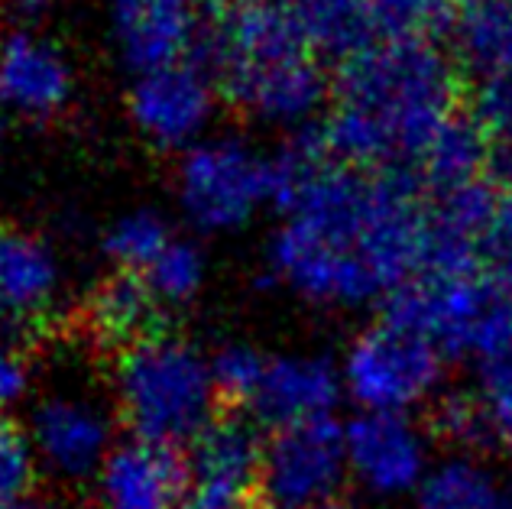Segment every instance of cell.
<instances>
[{"instance_id": "52a82bcc", "label": "cell", "mask_w": 512, "mask_h": 509, "mask_svg": "<svg viewBox=\"0 0 512 509\" xmlns=\"http://www.w3.org/2000/svg\"><path fill=\"white\" fill-rule=\"evenodd\" d=\"M338 364L344 396L357 412L412 415L441 390L448 354L425 334L383 315L344 347Z\"/></svg>"}, {"instance_id": "603a6c76", "label": "cell", "mask_w": 512, "mask_h": 509, "mask_svg": "<svg viewBox=\"0 0 512 509\" xmlns=\"http://www.w3.org/2000/svg\"><path fill=\"white\" fill-rule=\"evenodd\" d=\"M269 354H263L260 347L250 341H227L211 351V370H214V383L224 399H240V403H250L256 386L263 380Z\"/></svg>"}, {"instance_id": "d6986e66", "label": "cell", "mask_w": 512, "mask_h": 509, "mask_svg": "<svg viewBox=\"0 0 512 509\" xmlns=\"http://www.w3.org/2000/svg\"><path fill=\"white\" fill-rule=\"evenodd\" d=\"M159 305L143 286L140 276H114L101 283L88 299V328L98 341L114 347H130L156 328Z\"/></svg>"}, {"instance_id": "2e32d148", "label": "cell", "mask_w": 512, "mask_h": 509, "mask_svg": "<svg viewBox=\"0 0 512 509\" xmlns=\"http://www.w3.org/2000/svg\"><path fill=\"white\" fill-rule=\"evenodd\" d=\"M65 263L46 237L17 231L0 247V321L4 325H39L65 299Z\"/></svg>"}, {"instance_id": "4316f807", "label": "cell", "mask_w": 512, "mask_h": 509, "mask_svg": "<svg viewBox=\"0 0 512 509\" xmlns=\"http://www.w3.org/2000/svg\"><path fill=\"white\" fill-rule=\"evenodd\" d=\"M490 172H493L496 189L512 198V137L490 140Z\"/></svg>"}, {"instance_id": "836d02e7", "label": "cell", "mask_w": 512, "mask_h": 509, "mask_svg": "<svg viewBox=\"0 0 512 509\" xmlns=\"http://www.w3.org/2000/svg\"><path fill=\"white\" fill-rule=\"evenodd\" d=\"M4 237H7V231H4V224H0V247H4Z\"/></svg>"}, {"instance_id": "44dd1931", "label": "cell", "mask_w": 512, "mask_h": 509, "mask_svg": "<svg viewBox=\"0 0 512 509\" xmlns=\"http://www.w3.org/2000/svg\"><path fill=\"white\" fill-rule=\"evenodd\" d=\"M175 237V227L163 211L153 205H137L120 211L117 218L104 227L101 250L124 276H143L156 257L163 253Z\"/></svg>"}, {"instance_id": "277c9868", "label": "cell", "mask_w": 512, "mask_h": 509, "mask_svg": "<svg viewBox=\"0 0 512 509\" xmlns=\"http://www.w3.org/2000/svg\"><path fill=\"white\" fill-rule=\"evenodd\" d=\"M218 399L211 354L185 334L153 331L124 347L114 364L120 422L150 445H192L218 419Z\"/></svg>"}, {"instance_id": "f1b7e54d", "label": "cell", "mask_w": 512, "mask_h": 509, "mask_svg": "<svg viewBox=\"0 0 512 509\" xmlns=\"http://www.w3.org/2000/svg\"><path fill=\"white\" fill-rule=\"evenodd\" d=\"M493 270H496V273H500V279H503V283H506V286L512 289V247H509V250L503 253V257H500V260H496V263H493Z\"/></svg>"}, {"instance_id": "30bf717a", "label": "cell", "mask_w": 512, "mask_h": 509, "mask_svg": "<svg viewBox=\"0 0 512 509\" xmlns=\"http://www.w3.org/2000/svg\"><path fill=\"white\" fill-rule=\"evenodd\" d=\"M344 454L347 480L380 503H412L438 464L425 428L396 412H357L344 425Z\"/></svg>"}, {"instance_id": "9a60e30c", "label": "cell", "mask_w": 512, "mask_h": 509, "mask_svg": "<svg viewBox=\"0 0 512 509\" xmlns=\"http://www.w3.org/2000/svg\"><path fill=\"white\" fill-rule=\"evenodd\" d=\"M344 399L341 364L318 351L269 354L263 380L250 399L260 422L279 428L331 419Z\"/></svg>"}, {"instance_id": "8992f818", "label": "cell", "mask_w": 512, "mask_h": 509, "mask_svg": "<svg viewBox=\"0 0 512 509\" xmlns=\"http://www.w3.org/2000/svg\"><path fill=\"white\" fill-rule=\"evenodd\" d=\"M172 195L195 234H237L282 195V153L240 133H211L179 156Z\"/></svg>"}, {"instance_id": "5b68a950", "label": "cell", "mask_w": 512, "mask_h": 509, "mask_svg": "<svg viewBox=\"0 0 512 509\" xmlns=\"http://www.w3.org/2000/svg\"><path fill=\"white\" fill-rule=\"evenodd\" d=\"M386 318L425 334L448 357L487 364L512 354V289L490 266L428 263L386 302Z\"/></svg>"}, {"instance_id": "f546056e", "label": "cell", "mask_w": 512, "mask_h": 509, "mask_svg": "<svg viewBox=\"0 0 512 509\" xmlns=\"http://www.w3.org/2000/svg\"><path fill=\"white\" fill-rule=\"evenodd\" d=\"M201 10H221V13H231L234 7H240L244 0H195Z\"/></svg>"}, {"instance_id": "ac0fdd59", "label": "cell", "mask_w": 512, "mask_h": 509, "mask_svg": "<svg viewBox=\"0 0 512 509\" xmlns=\"http://www.w3.org/2000/svg\"><path fill=\"white\" fill-rule=\"evenodd\" d=\"M409 509H512V490L477 454H451L435 464Z\"/></svg>"}, {"instance_id": "ba28073f", "label": "cell", "mask_w": 512, "mask_h": 509, "mask_svg": "<svg viewBox=\"0 0 512 509\" xmlns=\"http://www.w3.org/2000/svg\"><path fill=\"white\" fill-rule=\"evenodd\" d=\"M39 471L56 484H94L114 454L117 412L82 383L49 386L33 399L23 425Z\"/></svg>"}, {"instance_id": "3957f363", "label": "cell", "mask_w": 512, "mask_h": 509, "mask_svg": "<svg viewBox=\"0 0 512 509\" xmlns=\"http://www.w3.org/2000/svg\"><path fill=\"white\" fill-rule=\"evenodd\" d=\"M208 69L221 98L263 130L305 133L328 117L334 82L325 56L286 0H244L224 13Z\"/></svg>"}, {"instance_id": "83f0119b", "label": "cell", "mask_w": 512, "mask_h": 509, "mask_svg": "<svg viewBox=\"0 0 512 509\" xmlns=\"http://www.w3.org/2000/svg\"><path fill=\"white\" fill-rule=\"evenodd\" d=\"M0 509H59L56 503L49 500H39V497H23V500H7L0 503Z\"/></svg>"}, {"instance_id": "7c38bea8", "label": "cell", "mask_w": 512, "mask_h": 509, "mask_svg": "<svg viewBox=\"0 0 512 509\" xmlns=\"http://www.w3.org/2000/svg\"><path fill=\"white\" fill-rule=\"evenodd\" d=\"M98 17L107 46L130 78L188 62L201 36L195 0H98Z\"/></svg>"}, {"instance_id": "7402d4cb", "label": "cell", "mask_w": 512, "mask_h": 509, "mask_svg": "<svg viewBox=\"0 0 512 509\" xmlns=\"http://www.w3.org/2000/svg\"><path fill=\"white\" fill-rule=\"evenodd\" d=\"M208 253L195 237L175 234L172 244L159 253L156 263L140 279L150 289L159 308H185L192 305L208 286Z\"/></svg>"}, {"instance_id": "5bb4252c", "label": "cell", "mask_w": 512, "mask_h": 509, "mask_svg": "<svg viewBox=\"0 0 512 509\" xmlns=\"http://www.w3.org/2000/svg\"><path fill=\"white\" fill-rule=\"evenodd\" d=\"M263 441L250 422L214 419L185 461V509H247L260 497Z\"/></svg>"}, {"instance_id": "9c48e42d", "label": "cell", "mask_w": 512, "mask_h": 509, "mask_svg": "<svg viewBox=\"0 0 512 509\" xmlns=\"http://www.w3.org/2000/svg\"><path fill=\"white\" fill-rule=\"evenodd\" d=\"M221 88L208 65L175 62L130 78L127 120L153 150L182 156L214 133Z\"/></svg>"}, {"instance_id": "4dcf8cb0", "label": "cell", "mask_w": 512, "mask_h": 509, "mask_svg": "<svg viewBox=\"0 0 512 509\" xmlns=\"http://www.w3.org/2000/svg\"><path fill=\"white\" fill-rule=\"evenodd\" d=\"M286 4H289L295 13H305V10H318V7L338 4V0H286Z\"/></svg>"}, {"instance_id": "ffe728a7", "label": "cell", "mask_w": 512, "mask_h": 509, "mask_svg": "<svg viewBox=\"0 0 512 509\" xmlns=\"http://www.w3.org/2000/svg\"><path fill=\"white\" fill-rule=\"evenodd\" d=\"M483 166H490L487 130L477 124L474 114H454L448 127L438 133V140L431 143L419 169V182L425 192L438 195L457 189V185L477 182Z\"/></svg>"}, {"instance_id": "7a4b0ae2", "label": "cell", "mask_w": 512, "mask_h": 509, "mask_svg": "<svg viewBox=\"0 0 512 509\" xmlns=\"http://www.w3.org/2000/svg\"><path fill=\"white\" fill-rule=\"evenodd\" d=\"M457 104L461 69L431 39H380L341 62L321 146L334 163L419 182L431 143L461 114Z\"/></svg>"}, {"instance_id": "cb8c5ba5", "label": "cell", "mask_w": 512, "mask_h": 509, "mask_svg": "<svg viewBox=\"0 0 512 509\" xmlns=\"http://www.w3.org/2000/svg\"><path fill=\"white\" fill-rule=\"evenodd\" d=\"M39 471L36 451L23 428L0 422V503L33 497Z\"/></svg>"}, {"instance_id": "484cf974", "label": "cell", "mask_w": 512, "mask_h": 509, "mask_svg": "<svg viewBox=\"0 0 512 509\" xmlns=\"http://www.w3.org/2000/svg\"><path fill=\"white\" fill-rule=\"evenodd\" d=\"M62 4L65 0H7L17 26H33V30H43V23L56 17Z\"/></svg>"}, {"instance_id": "6da1fadb", "label": "cell", "mask_w": 512, "mask_h": 509, "mask_svg": "<svg viewBox=\"0 0 512 509\" xmlns=\"http://www.w3.org/2000/svg\"><path fill=\"white\" fill-rule=\"evenodd\" d=\"M422 192L402 172L334 163L321 137L289 146L279 224L266 244L269 279L328 312L389 302L428 263L431 221Z\"/></svg>"}, {"instance_id": "8fae6325", "label": "cell", "mask_w": 512, "mask_h": 509, "mask_svg": "<svg viewBox=\"0 0 512 509\" xmlns=\"http://www.w3.org/2000/svg\"><path fill=\"white\" fill-rule=\"evenodd\" d=\"M347 480L344 425L334 419L279 428L263 441L260 500L269 509H315Z\"/></svg>"}, {"instance_id": "e0dca14e", "label": "cell", "mask_w": 512, "mask_h": 509, "mask_svg": "<svg viewBox=\"0 0 512 509\" xmlns=\"http://www.w3.org/2000/svg\"><path fill=\"white\" fill-rule=\"evenodd\" d=\"M94 497L98 509H179L185 506V464L150 441H120L94 480Z\"/></svg>"}, {"instance_id": "4fadbf2b", "label": "cell", "mask_w": 512, "mask_h": 509, "mask_svg": "<svg viewBox=\"0 0 512 509\" xmlns=\"http://www.w3.org/2000/svg\"><path fill=\"white\" fill-rule=\"evenodd\" d=\"M75 62L56 36L33 26H10L0 36V111L46 124L75 101Z\"/></svg>"}, {"instance_id": "d6a6232c", "label": "cell", "mask_w": 512, "mask_h": 509, "mask_svg": "<svg viewBox=\"0 0 512 509\" xmlns=\"http://www.w3.org/2000/svg\"><path fill=\"white\" fill-rule=\"evenodd\" d=\"M7 120H10V117H7L4 111H0V143H4V137H7Z\"/></svg>"}, {"instance_id": "d4e9b609", "label": "cell", "mask_w": 512, "mask_h": 509, "mask_svg": "<svg viewBox=\"0 0 512 509\" xmlns=\"http://www.w3.org/2000/svg\"><path fill=\"white\" fill-rule=\"evenodd\" d=\"M33 390L30 357L10 331L0 328V412L20 406Z\"/></svg>"}, {"instance_id": "1f68e13d", "label": "cell", "mask_w": 512, "mask_h": 509, "mask_svg": "<svg viewBox=\"0 0 512 509\" xmlns=\"http://www.w3.org/2000/svg\"><path fill=\"white\" fill-rule=\"evenodd\" d=\"M315 509H354V506H347L344 500H331V503H325V506H315Z\"/></svg>"}]
</instances>
